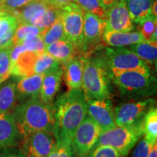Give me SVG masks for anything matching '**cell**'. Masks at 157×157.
Listing matches in <instances>:
<instances>
[{
    "instance_id": "obj_35",
    "label": "cell",
    "mask_w": 157,
    "mask_h": 157,
    "mask_svg": "<svg viewBox=\"0 0 157 157\" xmlns=\"http://www.w3.org/2000/svg\"><path fill=\"white\" fill-rule=\"evenodd\" d=\"M88 157H126L109 146H98L93 149Z\"/></svg>"
},
{
    "instance_id": "obj_39",
    "label": "cell",
    "mask_w": 157,
    "mask_h": 157,
    "mask_svg": "<svg viewBox=\"0 0 157 157\" xmlns=\"http://www.w3.org/2000/svg\"><path fill=\"white\" fill-rule=\"evenodd\" d=\"M99 1L101 2V5H103L104 9L108 11V10L111 8L113 5L118 2L119 0H99Z\"/></svg>"
},
{
    "instance_id": "obj_2",
    "label": "cell",
    "mask_w": 157,
    "mask_h": 157,
    "mask_svg": "<svg viewBox=\"0 0 157 157\" xmlns=\"http://www.w3.org/2000/svg\"><path fill=\"white\" fill-rule=\"evenodd\" d=\"M13 115L21 137L36 131L53 132V104L44 103L39 97L30 98L17 105Z\"/></svg>"
},
{
    "instance_id": "obj_31",
    "label": "cell",
    "mask_w": 157,
    "mask_h": 157,
    "mask_svg": "<svg viewBox=\"0 0 157 157\" xmlns=\"http://www.w3.org/2000/svg\"><path fill=\"white\" fill-rule=\"evenodd\" d=\"M60 9L56 8L52 5L50 6L37 20L36 22L35 23L34 26L38 27L42 31L45 30L48 27H50L55 21L60 18Z\"/></svg>"
},
{
    "instance_id": "obj_44",
    "label": "cell",
    "mask_w": 157,
    "mask_h": 157,
    "mask_svg": "<svg viewBox=\"0 0 157 157\" xmlns=\"http://www.w3.org/2000/svg\"><path fill=\"white\" fill-rule=\"evenodd\" d=\"M0 11H1V10H0Z\"/></svg>"
},
{
    "instance_id": "obj_5",
    "label": "cell",
    "mask_w": 157,
    "mask_h": 157,
    "mask_svg": "<svg viewBox=\"0 0 157 157\" xmlns=\"http://www.w3.org/2000/svg\"><path fill=\"white\" fill-rule=\"evenodd\" d=\"M143 137L142 121L132 126H116L109 130L101 132L95 147L109 146L123 156H127Z\"/></svg>"
},
{
    "instance_id": "obj_33",
    "label": "cell",
    "mask_w": 157,
    "mask_h": 157,
    "mask_svg": "<svg viewBox=\"0 0 157 157\" xmlns=\"http://www.w3.org/2000/svg\"><path fill=\"white\" fill-rule=\"evenodd\" d=\"M34 1L35 0H0V10L10 14Z\"/></svg>"
},
{
    "instance_id": "obj_17",
    "label": "cell",
    "mask_w": 157,
    "mask_h": 157,
    "mask_svg": "<svg viewBox=\"0 0 157 157\" xmlns=\"http://www.w3.org/2000/svg\"><path fill=\"white\" fill-rule=\"evenodd\" d=\"M62 76V66L58 69L44 75L39 98L44 103H52L55 96L60 90Z\"/></svg>"
},
{
    "instance_id": "obj_8",
    "label": "cell",
    "mask_w": 157,
    "mask_h": 157,
    "mask_svg": "<svg viewBox=\"0 0 157 157\" xmlns=\"http://www.w3.org/2000/svg\"><path fill=\"white\" fill-rule=\"evenodd\" d=\"M156 101L153 98L137 99L121 103L114 109L115 122L117 126L129 127L140 123L143 118Z\"/></svg>"
},
{
    "instance_id": "obj_34",
    "label": "cell",
    "mask_w": 157,
    "mask_h": 157,
    "mask_svg": "<svg viewBox=\"0 0 157 157\" xmlns=\"http://www.w3.org/2000/svg\"><path fill=\"white\" fill-rule=\"evenodd\" d=\"M73 155L71 144L57 141L56 146L47 157H73Z\"/></svg>"
},
{
    "instance_id": "obj_25",
    "label": "cell",
    "mask_w": 157,
    "mask_h": 157,
    "mask_svg": "<svg viewBox=\"0 0 157 157\" xmlns=\"http://www.w3.org/2000/svg\"><path fill=\"white\" fill-rule=\"evenodd\" d=\"M143 137L152 144L157 143V109L153 106L143 118Z\"/></svg>"
},
{
    "instance_id": "obj_18",
    "label": "cell",
    "mask_w": 157,
    "mask_h": 157,
    "mask_svg": "<svg viewBox=\"0 0 157 157\" xmlns=\"http://www.w3.org/2000/svg\"><path fill=\"white\" fill-rule=\"evenodd\" d=\"M103 40L109 47H127L129 45L145 41L140 31H105Z\"/></svg>"
},
{
    "instance_id": "obj_1",
    "label": "cell",
    "mask_w": 157,
    "mask_h": 157,
    "mask_svg": "<svg viewBox=\"0 0 157 157\" xmlns=\"http://www.w3.org/2000/svg\"><path fill=\"white\" fill-rule=\"evenodd\" d=\"M53 106V134L56 140L71 144L76 129L87 115L83 91L82 89L68 90L57 98Z\"/></svg>"
},
{
    "instance_id": "obj_11",
    "label": "cell",
    "mask_w": 157,
    "mask_h": 157,
    "mask_svg": "<svg viewBox=\"0 0 157 157\" xmlns=\"http://www.w3.org/2000/svg\"><path fill=\"white\" fill-rule=\"evenodd\" d=\"M87 116L100 127L102 132L117 126L114 109L110 98L87 101Z\"/></svg>"
},
{
    "instance_id": "obj_43",
    "label": "cell",
    "mask_w": 157,
    "mask_h": 157,
    "mask_svg": "<svg viewBox=\"0 0 157 157\" xmlns=\"http://www.w3.org/2000/svg\"><path fill=\"white\" fill-rule=\"evenodd\" d=\"M1 13H2V11H0V14H1Z\"/></svg>"
},
{
    "instance_id": "obj_19",
    "label": "cell",
    "mask_w": 157,
    "mask_h": 157,
    "mask_svg": "<svg viewBox=\"0 0 157 157\" xmlns=\"http://www.w3.org/2000/svg\"><path fill=\"white\" fill-rule=\"evenodd\" d=\"M43 77L44 74H33L21 77L16 84L17 98L29 99L39 97Z\"/></svg>"
},
{
    "instance_id": "obj_40",
    "label": "cell",
    "mask_w": 157,
    "mask_h": 157,
    "mask_svg": "<svg viewBox=\"0 0 157 157\" xmlns=\"http://www.w3.org/2000/svg\"><path fill=\"white\" fill-rule=\"evenodd\" d=\"M157 2L156 0H154L151 4V15H154V17H157Z\"/></svg>"
},
{
    "instance_id": "obj_12",
    "label": "cell",
    "mask_w": 157,
    "mask_h": 157,
    "mask_svg": "<svg viewBox=\"0 0 157 157\" xmlns=\"http://www.w3.org/2000/svg\"><path fill=\"white\" fill-rule=\"evenodd\" d=\"M106 29V21L93 13H84L82 32V52H87L103 40Z\"/></svg>"
},
{
    "instance_id": "obj_24",
    "label": "cell",
    "mask_w": 157,
    "mask_h": 157,
    "mask_svg": "<svg viewBox=\"0 0 157 157\" xmlns=\"http://www.w3.org/2000/svg\"><path fill=\"white\" fill-rule=\"evenodd\" d=\"M137 56L146 61L148 65H156L157 58V42L150 41L135 43L127 47Z\"/></svg>"
},
{
    "instance_id": "obj_16",
    "label": "cell",
    "mask_w": 157,
    "mask_h": 157,
    "mask_svg": "<svg viewBox=\"0 0 157 157\" xmlns=\"http://www.w3.org/2000/svg\"><path fill=\"white\" fill-rule=\"evenodd\" d=\"M20 140L13 113L0 114V148L17 146Z\"/></svg>"
},
{
    "instance_id": "obj_14",
    "label": "cell",
    "mask_w": 157,
    "mask_h": 157,
    "mask_svg": "<svg viewBox=\"0 0 157 157\" xmlns=\"http://www.w3.org/2000/svg\"><path fill=\"white\" fill-rule=\"evenodd\" d=\"M84 56H76L61 64L65 83L71 90L82 89Z\"/></svg>"
},
{
    "instance_id": "obj_41",
    "label": "cell",
    "mask_w": 157,
    "mask_h": 157,
    "mask_svg": "<svg viewBox=\"0 0 157 157\" xmlns=\"http://www.w3.org/2000/svg\"><path fill=\"white\" fill-rule=\"evenodd\" d=\"M147 157H157V143L152 147L151 150Z\"/></svg>"
},
{
    "instance_id": "obj_32",
    "label": "cell",
    "mask_w": 157,
    "mask_h": 157,
    "mask_svg": "<svg viewBox=\"0 0 157 157\" xmlns=\"http://www.w3.org/2000/svg\"><path fill=\"white\" fill-rule=\"evenodd\" d=\"M13 46L0 48V77L7 78L11 71V50Z\"/></svg>"
},
{
    "instance_id": "obj_6",
    "label": "cell",
    "mask_w": 157,
    "mask_h": 157,
    "mask_svg": "<svg viewBox=\"0 0 157 157\" xmlns=\"http://www.w3.org/2000/svg\"><path fill=\"white\" fill-rule=\"evenodd\" d=\"M101 132L100 127L87 115L76 129L71 143L74 155L76 157L89 156Z\"/></svg>"
},
{
    "instance_id": "obj_26",
    "label": "cell",
    "mask_w": 157,
    "mask_h": 157,
    "mask_svg": "<svg viewBox=\"0 0 157 157\" xmlns=\"http://www.w3.org/2000/svg\"><path fill=\"white\" fill-rule=\"evenodd\" d=\"M42 30L38 27L30 24H21L17 25L13 36L12 44L13 46L23 44L40 35Z\"/></svg>"
},
{
    "instance_id": "obj_15",
    "label": "cell",
    "mask_w": 157,
    "mask_h": 157,
    "mask_svg": "<svg viewBox=\"0 0 157 157\" xmlns=\"http://www.w3.org/2000/svg\"><path fill=\"white\" fill-rule=\"evenodd\" d=\"M52 5L48 0H35L22 8L10 13L16 17L18 24H30L34 25L42 13Z\"/></svg>"
},
{
    "instance_id": "obj_21",
    "label": "cell",
    "mask_w": 157,
    "mask_h": 157,
    "mask_svg": "<svg viewBox=\"0 0 157 157\" xmlns=\"http://www.w3.org/2000/svg\"><path fill=\"white\" fill-rule=\"evenodd\" d=\"M126 5L133 23L140 24L151 16V7L154 0H119Z\"/></svg>"
},
{
    "instance_id": "obj_27",
    "label": "cell",
    "mask_w": 157,
    "mask_h": 157,
    "mask_svg": "<svg viewBox=\"0 0 157 157\" xmlns=\"http://www.w3.org/2000/svg\"><path fill=\"white\" fill-rule=\"evenodd\" d=\"M61 67V64L52 56L43 52L37 56L34 67V74H46Z\"/></svg>"
},
{
    "instance_id": "obj_28",
    "label": "cell",
    "mask_w": 157,
    "mask_h": 157,
    "mask_svg": "<svg viewBox=\"0 0 157 157\" xmlns=\"http://www.w3.org/2000/svg\"><path fill=\"white\" fill-rule=\"evenodd\" d=\"M45 46L56 41L66 39L64 35L63 28L60 18L57 20L50 27L41 32L40 35Z\"/></svg>"
},
{
    "instance_id": "obj_4",
    "label": "cell",
    "mask_w": 157,
    "mask_h": 157,
    "mask_svg": "<svg viewBox=\"0 0 157 157\" xmlns=\"http://www.w3.org/2000/svg\"><path fill=\"white\" fill-rule=\"evenodd\" d=\"M110 71L103 56L85 57L82 90L86 101L111 97Z\"/></svg>"
},
{
    "instance_id": "obj_23",
    "label": "cell",
    "mask_w": 157,
    "mask_h": 157,
    "mask_svg": "<svg viewBox=\"0 0 157 157\" xmlns=\"http://www.w3.org/2000/svg\"><path fill=\"white\" fill-rule=\"evenodd\" d=\"M17 99L16 84L7 82L0 86V114L13 111Z\"/></svg>"
},
{
    "instance_id": "obj_20",
    "label": "cell",
    "mask_w": 157,
    "mask_h": 157,
    "mask_svg": "<svg viewBox=\"0 0 157 157\" xmlns=\"http://www.w3.org/2000/svg\"><path fill=\"white\" fill-rule=\"evenodd\" d=\"M76 48L67 39L56 41L45 46V52L60 64L67 62L76 55Z\"/></svg>"
},
{
    "instance_id": "obj_42",
    "label": "cell",
    "mask_w": 157,
    "mask_h": 157,
    "mask_svg": "<svg viewBox=\"0 0 157 157\" xmlns=\"http://www.w3.org/2000/svg\"><path fill=\"white\" fill-rule=\"evenodd\" d=\"M6 79H7V78H4V77H0V85H1V84H2L3 82H5Z\"/></svg>"
},
{
    "instance_id": "obj_3",
    "label": "cell",
    "mask_w": 157,
    "mask_h": 157,
    "mask_svg": "<svg viewBox=\"0 0 157 157\" xmlns=\"http://www.w3.org/2000/svg\"><path fill=\"white\" fill-rule=\"evenodd\" d=\"M109 71L111 82L124 97L143 99L156 93V79L150 66L140 70Z\"/></svg>"
},
{
    "instance_id": "obj_22",
    "label": "cell",
    "mask_w": 157,
    "mask_h": 157,
    "mask_svg": "<svg viewBox=\"0 0 157 157\" xmlns=\"http://www.w3.org/2000/svg\"><path fill=\"white\" fill-rule=\"evenodd\" d=\"M18 22L14 15L2 12L0 14V48L13 46L12 40Z\"/></svg>"
},
{
    "instance_id": "obj_10",
    "label": "cell",
    "mask_w": 157,
    "mask_h": 157,
    "mask_svg": "<svg viewBox=\"0 0 157 157\" xmlns=\"http://www.w3.org/2000/svg\"><path fill=\"white\" fill-rule=\"evenodd\" d=\"M56 142L53 132L40 130L21 137L17 147L27 157H47Z\"/></svg>"
},
{
    "instance_id": "obj_7",
    "label": "cell",
    "mask_w": 157,
    "mask_h": 157,
    "mask_svg": "<svg viewBox=\"0 0 157 157\" xmlns=\"http://www.w3.org/2000/svg\"><path fill=\"white\" fill-rule=\"evenodd\" d=\"M60 10L65 37L75 46L76 50L81 51L85 11L73 2Z\"/></svg>"
},
{
    "instance_id": "obj_37",
    "label": "cell",
    "mask_w": 157,
    "mask_h": 157,
    "mask_svg": "<svg viewBox=\"0 0 157 157\" xmlns=\"http://www.w3.org/2000/svg\"><path fill=\"white\" fill-rule=\"evenodd\" d=\"M0 157H27L17 146L0 148Z\"/></svg>"
},
{
    "instance_id": "obj_13",
    "label": "cell",
    "mask_w": 157,
    "mask_h": 157,
    "mask_svg": "<svg viewBox=\"0 0 157 157\" xmlns=\"http://www.w3.org/2000/svg\"><path fill=\"white\" fill-rule=\"evenodd\" d=\"M105 31L129 32L134 30V23L125 4L119 1L107 11Z\"/></svg>"
},
{
    "instance_id": "obj_36",
    "label": "cell",
    "mask_w": 157,
    "mask_h": 157,
    "mask_svg": "<svg viewBox=\"0 0 157 157\" xmlns=\"http://www.w3.org/2000/svg\"><path fill=\"white\" fill-rule=\"evenodd\" d=\"M154 145L155 144L151 143L143 137L137 143V146L133 151L131 157H147Z\"/></svg>"
},
{
    "instance_id": "obj_9",
    "label": "cell",
    "mask_w": 157,
    "mask_h": 157,
    "mask_svg": "<svg viewBox=\"0 0 157 157\" xmlns=\"http://www.w3.org/2000/svg\"><path fill=\"white\" fill-rule=\"evenodd\" d=\"M103 57L109 70H140L149 66L126 47H108Z\"/></svg>"
},
{
    "instance_id": "obj_30",
    "label": "cell",
    "mask_w": 157,
    "mask_h": 157,
    "mask_svg": "<svg viewBox=\"0 0 157 157\" xmlns=\"http://www.w3.org/2000/svg\"><path fill=\"white\" fill-rule=\"evenodd\" d=\"M139 25L140 33L145 41L156 42L157 31V17L154 15L148 17Z\"/></svg>"
},
{
    "instance_id": "obj_38",
    "label": "cell",
    "mask_w": 157,
    "mask_h": 157,
    "mask_svg": "<svg viewBox=\"0 0 157 157\" xmlns=\"http://www.w3.org/2000/svg\"><path fill=\"white\" fill-rule=\"evenodd\" d=\"M48 2L53 7L58 9H60L68 4L72 2L73 0H48Z\"/></svg>"
},
{
    "instance_id": "obj_29",
    "label": "cell",
    "mask_w": 157,
    "mask_h": 157,
    "mask_svg": "<svg viewBox=\"0 0 157 157\" xmlns=\"http://www.w3.org/2000/svg\"><path fill=\"white\" fill-rule=\"evenodd\" d=\"M85 12L93 13L100 18L106 21L107 11L104 9L99 0H73Z\"/></svg>"
}]
</instances>
